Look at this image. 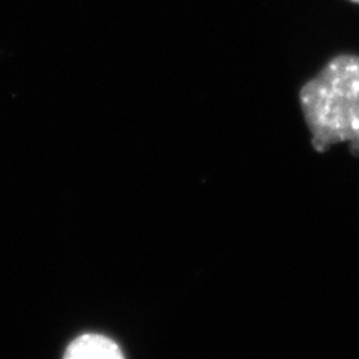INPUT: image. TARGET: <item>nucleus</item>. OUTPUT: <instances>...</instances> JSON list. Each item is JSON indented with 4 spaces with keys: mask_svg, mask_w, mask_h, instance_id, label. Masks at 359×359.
Here are the masks:
<instances>
[{
    "mask_svg": "<svg viewBox=\"0 0 359 359\" xmlns=\"http://www.w3.org/2000/svg\"><path fill=\"white\" fill-rule=\"evenodd\" d=\"M66 358L69 359H118L123 358L120 347L104 335L86 334L74 340L66 351Z\"/></svg>",
    "mask_w": 359,
    "mask_h": 359,
    "instance_id": "2",
    "label": "nucleus"
},
{
    "mask_svg": "<svg viewBox=\"0 0 359 359\" xmlns=\"http://www.w3.org/2000/svg\"><path fill=\"white\" fill-rule=\"evenodd\" d=\"M313 149L325 153L347 142L359 156V57L337 55L299 92Z\"/></svg>",
    "mask_w": 359,
    "mask_h": 359,
    "instance_id": "1",
    "label": "nucleus"
},
{
    "mask_svg": "<svg viewBox=\"0 0 359 359\" xmlns=\"http://www.w3.org/2000/svg\"><path fill=\"white\" fill-rule=\"evenodd\" d=\"M352 2H355V4H359V0H352Z\"/></svg>",
    "mask_w": 359,
    "mask_h": 359,
    "instance_id": "3",
    "label": "nucleus"
}]
</instances>
